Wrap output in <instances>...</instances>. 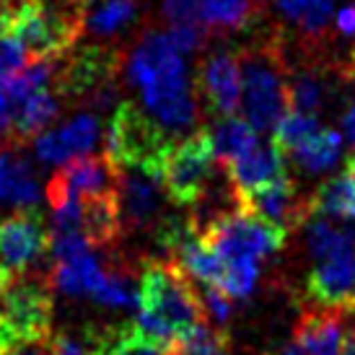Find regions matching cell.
<instances>
[{
    "instance_id": "obj_26",
    "label": "cell",
    "mask_w": 355,
    "mask_h": 355,
    "mask_svg": "<svg viewBox=\"0 0 355 355\" xmlns=\"http://www.w3.org/2000/svg\"><path fill=\"white\" fill-rule=\"evenodd\" d=\"M179 355H228V335L210 322H198L177 343Z\"/></svg>"
},
{
    "instance_id": "obj_19",
    "label": "cell",
    "mask_w": 355,
    "mask_h": 355,
    "mask_svg": "<svg viewBox=\"0 0 355 355\" xmlns=\"http://www.w3.org/2000/svg\"><path fill=\"white\" fill-rule=\"evenodd\" d=\"M314 213L327 218H355V156L343 174L324 182L311 198Z\"/></svg>"
},
{
    "instance_id": "obj_4",
    "label": "cell",
    "mask_w": 355,
    "mask_h": 355,
    "mask_svg": "<svg viewBox=\"0 0 355 355\" xmlns=\"http://www.w3.org/2000/svg\"><path fill=\"white\" fill-rule=\"evenodd\" d=\"M83 31L78 10H58L42 0L0 3V34L19 40L31 60L58 58Z\"/></svg>"
},
{
    "instance_id": "obj_46",
    "label": "cell",
    "mask_w": 355,
    "mask_h": 355,
    "mask_svg": "<svg viewBox=\"0 0 355 355\" xmlns=\"http://www.w3.org/2000/svg\"><path fill=\"white\" fill-rule=\"evenodd\" d=\"M73 6H76V0H73Z\"/></svg>"
},
{
    "instance_id": "obj_44",
    "label": "cell",
    "mask_w": 355,
    "mask_h": 355,
    "mask_svg": "<svg viewBox=\"0 0 355 355\" xmlns=\"http://www.w3.org/2000/svg\"><path fill=\"white\" fill-rule=\"evenodd\" d=\"M353 68H355V50H353Z\"/></svg>"
},
{
    "instance_id": "obj_36",
    "label": "cell",
    "mask_w": 355,
    "mask_h": 355,
    "mask_svg": "<svg viewBox=\"0 0 355 355\" xmlns=\"http://www.w3.org/2000/svg\"><path fill=\"white\" fill-rule=\"evenodd\" d=\"M275 8L283 13V19L291 21V24H298L304 19V10L309 6V0H272Z\"/></svg>"
},
{
    "instance_id": "obj_31",
    "label": "cell",
    "mask_w": 355,
    "mask_h": 355,
    "mask_svg": "<svg viewBox=\"0 0 355 355\" xmlns=\"http://www.w3.org/2000/svg\"><path fill=\"white\" fill-rule=\"evenodd\" d=\"M332 10H335V0H309V6L304 10V19L298 21L306 42L324 40L327 29H329V21H332Z\"/></svg>"
},
{
    "instance_id": "obj_29",
    "label": "cell",
    "mask_w": 355,
    "mask_h": 355,
    "mask_svg": "<svg viewBox=\"0 0 355 355\" xmlns=\"http://www.w3.org/2000/svg\"><path fill=\"white\" fill-rule=\"evenodd\" d=\"M319 122H316V114H306V112H296L291 109L283 114V119L277 122L275 128V143L283 150H293L298 148L301 143L316 135L319 132Z\"/></svg>"
},
{
    "instance_id": "obj_1",
    "label": "cell",
    "mask_w": 355,
    "mask_h": 355,
    "mask_svg": "<svg viewBox=\"0 0 355 355\" xmlns=\"http://www.w3.org/2000/svg\"><path fill=\"white\" fill-rule=\"evenodd\" d=\"M130 86L140 91L143 107L168 132L198 125V101L184 68V52L174 47L166 31H150L128 60Z\"/></svg>"
},
{
    "instance_id": "obj_13",
    "label": "cell",
    "mask_w": 355,
    "mask_h": 355,
    "mask_svg": "<svg viewBox=\"0 0 355 355\" xmlns=\"http://www.w3.org/2000/svg\"><path fill=\"white\" fill-rule=\"evenodd\" d=\"M96 143H99V119L91 112H80L62 128L40 132L34 138V150L42 164L65 166L73 158L89 156Z\"/></svg>"
},
{
    "instance_id": "obj_11",
    "label": "cell",
    "mask_w": 355,
    "mask_h": 355,
    "mask_svg": "<svg viewBox=\"0 0 355 355\" xmlns=\"http://www.w3.org/2000/svg\"><path fill=\"white\" fill-rule=\"evenodd\" d=\"M117 207L122 228H143L153 223L164 200V177L140 166H117Z\"/></svg>"
},
{
    "instance_id": "obj_21",
    "label": "cell",
    "mask_w": 355,
    "mask_h": 355,
    "mask_svg": "<svg viewBox=\"0 0 355 355\" xmlns=\"http://www.w3.org/2000/svg\"><path fill=\"white\" fill-rule=\"evenodd\" d=\"M257 0H198V16L202 26L213 34H228L247 26Z\"/></svg>"
},
{
    "instance_id": "obj_15",
    "label": "cell",
    "mask_w": 355,
    "mask_h": 355,
    "mask_svg": "<svg viewBox=\"0 0 355 355\" xmlns=\"http://www.w3.org/2000/svg\"><path fill=\"white\" fill-rule=\"evenodd\" d=\"M309 296L329 309L355 306V244L314 262L309 275Z\"/></svg>"
},
{
    "instance_id": "obj_30",
    "label": "cell",
    "mask_w": 355,
    "mask_h": 355,
    "mask_svg": "<svg viewBox=\"0 0 355 355\" xmlns=\"http://www.w3.org/2000/svg\"><path fill=\"white\" fill-rule=\"evenodd\" d=\"M94 301L109 306V309H132V306H138V288L132 286V280L128 275L109 272L107 283L101 286Z\"/></svg>"
},
{
    "instance_id": "obj_17",
    "label": "cell",
    "mask_w": 355,
    "mask_h": 355,
    "mask_svg": "<svg viewBox=\"0 0 355 355\" xmlns=\"http://www.w3.org/2000/svg\"><path fill=\"white\" fill-rule=\"evenodd\" d=\"M226 174L236 195L252 192L286 174V150L277 143H257L249 153L226 164Z\"/></svg>"
},
{
    "instance_id": "obj_25",
    "label": "cell",
    "mask_w": 355,
    "mask_h": 355,
    "mask_svg": "<svg viewBox=\"0 0 355 355\" xmlns=\"http://www.w3.org/2000/svg\"><path fill=\"white\" fill-rule=\"evenodd\" d=\"M177 347L156 343L140 332L138 327H122L104 335L99 355H174Z\"/></svg>"
},
{
    "instance_id": "obj_8",
    "label": "cell",
    "mask_w": 355,
    "mask_h": 355,
    "mask_svg": "<svg viewBox=\"0 0 355 355\" xmlns=\"http://www.w3.org/2000/svg\"><path fill=\"white\" fill-rule=\"evenodd\" d=\"M52 298L50 288L40 280H10L0 296V322L24 345L44 343L50 335Z\"/></svg>"
},
{
    "instance_id": "obj_16",
    "label": "cell",
    "mask_w": 355,
    "mask_h": 355,
    "mask_svg": "<svg viewBox=\"0 0 355 355\" xmlns=\"http://www.w3.org/2000/svg\"><path fill=\"white\" fill-rule=\"evenodd\" d=\"M200 89L218 117H234L241 107V65L231 52H216L200 68Z\"/></svg>"
},
{
    "instance_id": "obj_39",
    "label": "cell",
    "mask_w": 355,
    "mask_h": 355,
    "mask_svg": "<svg viewBox=\"0 0 355 355\" xmlns=\"http://www.w3.org/2000/svg\"><path fill=\"white\" fill-rule=\"evenodd\" d=\"M8 355H47V347H44V343H29V345L16 347V350Z\"/></svg>"
},
{
    "instance_id": "obj_42",
    "label": "cell",
    "mask_w": 355,
    "mask_h": 355,
    "mask_svg": "<svg viewBox=\"0 0 355 355\" xmlns=\"http://www.w3.org/2000/svg\"><path fill=\"white\" fill-rule=\"evenodd\" d=\"M10 280H13V277L10 275H6V272H3V270H0V296H3V291H6V288H8V283Z\"/></svg>"
},
{
    "instance_id": "obj_5",
    "label": "cell",
    "mask_w": 355,
    "mask_h": 355,
    "mask_svg": "<svg viewBox=\"0 0 355 355\" xmlns=\"http://www.w3.org/2000/svg\"><path fill=\"white\" fill-rule=\"evenodd\" d=\"M174 148L171 132L146 117L135 104H119L107 130V158L114 166H140L164 177V164Z\"/></svg>"
},
{
    "instance_id": "obj_41",
    "label": "cell",
    "mask_w": 355,
    "mask_h": 355,
    "mask_svg": "<svg viewBox=\"0 0 355 355\" xmlns=\"http://www.w3.org/2000/svg\"><path fill=\"white\" fill-rule=\"evenodd\" d=\"M343 355H355V332H350V337L345 340V347H343Z\"/></svg>"
},
{
    "instance_id": "obj_27",
    "label": "cell",
    "mask_w": 355,
    "mask_h": 355,
    "mask_svg": "<svg viewBox=\"0 0 355 355\" xmlns=\"http://www.w3.org/2000/svg\"><path fill=\"white\" fill-rule=\"evenodd\" d=\"M288 104L296 112L316 114L324 104V83L311 70H301L288 80Z\"/></svg>"
},
{
    "instance_id": "obj_37",
    "label": "cell",
    "mask_w": 355,
    "mask_h": 355,
    "mask_svg": "<svg viewBox=\"0 0 355 355\" xmlns=\"http://www.w3.org/2000/svg\"><path fill=\"white\" fill-rule=\"evenodd\" d=\"M335 26H337V34H343V37H347V40H353L355 37V6H345V8L337 13Z\"/></svg>"
},
{
    "instance_id": "obj_45",
    "label": "cell",
    "mask_w": 355,
    "mask_h": 355,
    "mask_svg": "<svg viewBox=\"0 0 355 355\" xmlns=\"http://www.w3.org/2000/svg\"><path fill=\"white\" fill-rule=\"evenodd\" d=\"M0 3H10V0H0Z\"/></svg>"
},
{
    "instance_id": "obj_43",
    "label": "cell",
    "mask_w": 355,
    "mask_h": 355,
    "mask_svg": "<svg viewBox=\"0 0 355 355\" xmlns=\"http://www.w3.org/2000/svg\"><path fill=\"white\" fill-rule=\"evenodd\" d=\"M3 146H6V143H3V135H0V148H3Z\"/></svg>"
},
{
    "instance_id": "obj_10",
    "label": "cell",
    "mask_w": 355,
    "mask_h": 355,
    "mask_svg": "<svg viewBox=\"0 0 355 355\" xmlns=\"http://www.w3.org/2000/svg\"><path fill=\"white\" fill-rule=\"evenodd\" d=\"M117 166L107 156H80L68 161L65 166L50 179L47 200L50 205L65 198H99L117 192Z\"/></svg>"
},
{
    "instance_id": "obj_7",
    "label": "cell",
    "mask_w": 355,
    "mask_h": 355,
    "mask_svg": "<svg viewBox=\"0 0 355 355\" xmlns=\"http://www.w3.org/2000/svg\"><path fill=\"white\" fill-rule=\"evenodd\" d=\"M216 150L207 132H195L182 143H174L164 164V187L177 205H198L210 187L216 171Z\"/></svg>"
},
{
    "instance_id": "obj_9",
    "label": "cell",
    "mask_w": 355,
    "mask_h": 355,
    "mask_svg": "<svg viewBox=\"0 0 355 355\" xmlns=\"http://www.w3.org/2000/svg\"><path fill=\"white\" fill-rule=\"evenodd\" d=\"M236 198L241 210L262 218L267 223H275L283 231H293L296 226L309 220V213H314L311 198H301L288 174L272 179V182H267L252 192L236 195Z\"/></svg>"
},
{
    "instance_id": "obj_23",
    "label": "cell",
    "mask_w": 355,
    "mask_h": 355,
    "mask_svg": "<svg viewBox=\"0 0 355 355\" xmlns=\"http://www.w3.org/2000/svg\"><path fill=\"white\" fill-rule=\"evenodd\" d=\"M340 153H343V138L337 130H319L306 143L291 150V156L298 166L306 171H314V174L335 166Z\"/></svg>"
},
{
    "instance_id": "obj_24",
    "label": "cell",
    "mask_w": 355,
    "mask_h": 355,
    "mask_svg": "<svg viewBox=\"0 0 355 355\" xmlns=\"http://www.w3.org/2000/svg\"><path fill=\"white\" fill-rule=\"evenodd\" d=\"M353 244L355 234L343 226H337L335 218L322 216L314 218V220H306V247H309V254H311L314 262L337 254V252L353 247Z\"/></svg>"
},
{
    "instance_id": "obj_12",
    "label": "cell",
    "mask_w": 355,
    "mask_h": 355,
    "mask_svg": "<svg viewBox=\"0 0 355 355\" xmlns=\"http://www.w3.org/2000/svg\"><path fill=\"white\" fill-rule=\"evenodd\" d=\"M44 247L47 231L34 207L0 220V270L6 275L13 277L26 272L42 257Z\"/></svg>"
},
{
    "instance_id": "obj_34",
    "label": "cell",
    "mask_w": 355,
    "mask_h": 355,
    "mask_svg": "<svg viewBox=\"0 0 355 355\" xmlns=\"http://www.w3.org/2000/svg\"><path fill=\"white\" fill-rule=\"evenodd\" d=\"M166 34L179 52H192L205 42L207 29L202 24H177V26H168Z\"/></svg>"
},
{
    "instance_id": "obj_20",
    "label": "cell",
    "mask_w": 355,
    "mask_h": 355,
    "mask_svg": "<svg viewBox=\"0 0 355 355\" xmlns=\"http://www.w3.org/2000/svg\"><path fill=\"white\" fill-rule=\"evenodd\" d=\"M207 135H210L218 164H223V166L231 164L234 158L249 153L259 143V132L249 125L247 119L236 117V114L234 117H220Z\"/></svg>"
},
{
    "instance_id": "obj_18",
    "label": "cell",
    "mask_w": 355,
    "mask_h": 355,
    "mask_svg": "<svg viewBox=\"0 0 355 355\" xmlns=\"http://www.w3.org/2000/svg\"><path fill=\"white\" fill-rule=\"evenodd\" d=\"M40 200V182L26 156L13 146L0 148V202L31 210Z\"/></svg>"
},
{
    "instance_id": "obj_40",
    "label": "cell",
    "mask_w": 355,
    "mask_h": 355,
    "mask_svg": "<svg viewBox=\"0 0 355 355\" xmlns=\"http://www.w3.org/2000/svg\"><path fill=\"white\" fill-rule=\"evenodd\" d=\"M267 355H309V353H306L298 343H288V345H283L280 350H275V353H267Z\"/></svg>"
},
{
    "instance_id": "obj_38",
    "label": "cell",
    "mask_w": 355,
    "mask_h": 355,
    "mask_svg": "<svg viewBox=\"0 0 355 355\" xmlns=\"http://www.w3.org/2000/svg\"><path fill=\"white\" fill-rule=\"evenodd\" d=\"M343 125H345L347 140L355 146V96H353V101H350V107H347L345 117H343Z\"/></svg>"
},
{
    "instance_id": "obj_22",
    "label": "cell",
    "mask_w": 355,
    "mask_h": 355,
    "mask_svg": "<svg viewBox=\"0 0 355 355\" xmlns=\"http://www.w3.org/2000/svg\"><path fill=\"white\" fill-rule=\"evenodd\" d=\"M58 112H60L58 96L50 89L37 91V94H31L29 99H24V104L16 109V117H13L10 130H13V135L19 140L34 138V135L44 132V128L58 117Z\"/></svg>"
},
{
    "instance_id": "obj_35",
    "label": "cell",
    "mask_w": 355,
    "mask_h": 355,
    "mask_svg": "<svg viewBox=\"0 0 355 355\" xmlns=\"http://www.w3.org/2000/svg\"><path fill=\"white\" fill-rule=\"evenodd\" d=\"M8 80H6V83H8ZM6 83H0V135L8 132L10 125H13V117H16V104L10 101L8 86H6Z\"/></svg>"
},
{
    "instance_id": "obj_14",
    "label": "cell",
    "mask_w": 355,
    "mask_h": 355,
    "mask_svg": "<svg viewBox=\"0 0 355 355\" xmlns=\"http://www.w3.org/2000/svg\"><path fill=\"white\" fill-rule=\"evenodd\" d=\"M355 332V306L306 311L296 327V343L309 355H343L345 340Z\"/></svg>"
},
{
    "instance_id": "obj_33",
    "label": "cell",
    "mask_w": 355,
    "mask_h": 355,
    "mask_svg": "<svg viewBox=\"0 0 355 355\" xmlns=\"http://www.w3.org/2000/svg\"><path fill=\"white\" fill-rule=\"evenodd\" d=\"M29 62H31V55L26 52V47L19 40H13L8 34H0V83L13 78Z\"/></svg>"
},
{
    "instance_id": "obj_2",
    "label": "cell",
    "mask_w": 355,
    "mask_h": 355,
    "mask_svg": "<svg viewBox=\"0 0 355 355\" xmlns=\"http://www.w3.org/2000/svg\"><path fill=\"white\" fill-rule=\"evenodd\" d=\"M200 236L223 262V280L218 288L236 301L254 293L262 262L283 249L288 231L236 207L200 231Z\"/></svg>"
},
{
    "instance_id": "obj_3",
    "label": "cell",
    "mask_w": 355,
    "mask_h": 355,
    "mask_svg": "<svg viewBox=\"0 0 355 355\" xmlns=\"http://www.w3.org/2000/svg\"><path fill=\"white\" fill-rule=\"evenodd\" d=\"M200 293L177 265L148 262L138 288L135 327L156 343L177 347L182 335L202 322Z\"/></svg>"
},
{
    "instance_id": "obj_32",
    "label": "cell",
    "mask_w": 355,
    "mask_h": 355,
    "mask_svg": "<svg viewBox=\"0 0 355 355\" xmlns=\"http://www.w3.org/2000/svg\"><path fill=\"white\" fill-rule=\"evenodd\" d=\"M200 304H202V314H205V322H210L213 327L223 329V327L231 322V314H234V298L228 296L223 288L202 286V293H200Z\"/></svg>"
},
{
    "instance_id": "obj_28",
    "label": "cell",
    "mask_w": 355,
    "mask_h": 355,
    "mask_svg": "<svg viewBox=\"0 0 355 355\" xmlns=\"http://www.w3.org/2000/svg\"><path fill=\"white\" fill-rule=\"evenodd\" d=\"M104 335L107 329H65L47 343V355H99Z\"/></svg>"
},
{
    "instance_id": "obj_6",
    "label": "cell",
    "mask_w": 355,
    "mask_h": 355,
    "mask_svg": "<svg viewBox=\"0 0 355 355\" xmlns=\"http://www.w3.org/2000/svg\"><path fill=\"white\" fill-rule=\"evenodd\" d=\"M288 83L272 52H254L241 65V109L257 132H270L288 112Z\"/></svg>"
}]
</instances>
